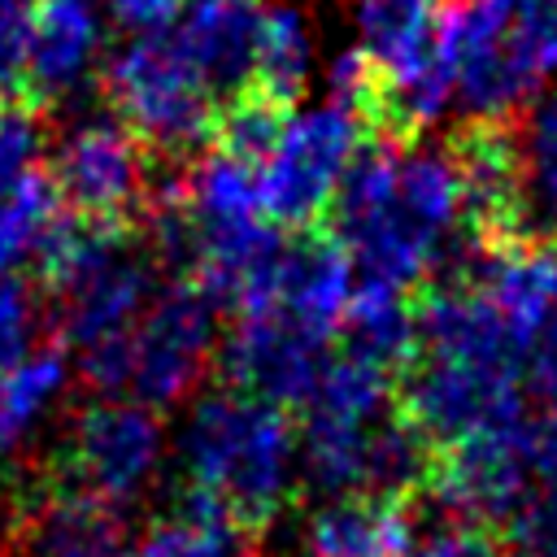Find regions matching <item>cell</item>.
<instances>
[{
    "instance_id": "cell-1",
    "label": "cell",
    "mask_w": 557,
    "mask_h": 557,
    "mask_svg": "<svg viewBox=\"0 0 557 557\" xmlns=\"http://www.w3.org/2000/svg\"><path fill=\"white\" fill-rule=\"evenodd\" d=\"M331 235L348 252L361 287L405 292L461 278L487 248L470 226L466 178L453 148L379 135L352 161Z\"/></svg>"
},
{
    "instance_id": "cell-2",
    "label": "cell",
    "mask_w": 557,
    "mask_h": 557,
    "mask_svg": "<svg viewBox=\"0 0 557 557\" xmlns=\"http://www.w3.org/2000/svg\"><path fill=\"white\" fill-rule=\"evenodd\" d=\"M527 352L500 309L470 278L435 283L418 300V348L400 409L444 453L527 418Z\"/></svg>"
},
{
    "instance_id": "cell-3",
    "label": "cell",
    "mask_w": 557,
    "mask_h": 557,
    "mask_svg": "<svg viewBox=\"0 0 557 557\" xmlns=\"http://www.w3.org/2000/svg\"><path fill=\"white\" fill-rule=\"evenodd\" d=\"M183 492L261 535L300 483V431L265 400L231 387L200 392L174 440Z\"/></svg>"
},
{
    "instance_id": "cell-4",
    "label": "cell",
    "mask_w": 557,
    "mask_h": 557,
    "mask_svg": "<svg viewBox=\"0 0 557 557\" xmlns=\"http://www.w3.org/2000/svg\"><path fill=\"white\" fill-rule=\"evenodd\" d=\"M444 52L457 109L470 122L509 126L557 78V0H453Z\"/></svg>"
},
{
    "instance_id": "cell-5",
    "label": "cell",
    "mask_w": 557,
    "mask_h": 557,
    "mask_svg": "<svg viewBox=\"0 0 557 557\" xmlns=\"http://www.w3.org/2000/svg\"><path fill=\"white\" fill-rule=\"evenodd\" d=\"M39 274L57 300L61 348L74 357L126 339L161 296V261L131 222L70 218Z\"/></svg>"
},
{
    "instance_id": "cell-6",
    "label": "cell",
    "mask_w": 557,
    "mask_h": 557,
    "mask_svg": "<svg viewBox=\"0 0 557 557\" xmlns=\"http://www.w3.org/2000/svg\"><path fill=\"white\" fill-rule=\"evenodd\" d=\"M444 0H357V48L379 78V135L413 139L457 104Z\"/></svg>"
},
{
    "instance_id": "cell-7",
    "label": "cell",
    "mask_w": 557,
    "mask_h": 557,
    "mask_svg": "<svg viewBox=\"0 0 557 557\" xmlns=\"http://www.w3.org/2000/svg\"><path fill=\"white\" fill-rule=\"evenodd\" d=\"M113 117H122L144 148L178 161L213 144L222 100L191 65L174 30L131 35L104 65Z\"/></svg>"
},
{
    "instance_id": "cell-8",
    "label": "cell",
    "mask_w": 557,
    "mask_h": 557,
    "mask_svg": "<svg viewBox=\"0 0 557 557\" xmlns=\"http://www.w3.org/2000/svg\"><path fill=\"white\" fill-rule=\"evenodd\" d=\"M374 122L339 100H322L309 109H292L278 144L261 161V205L274 226L309 231L322 213H331L352 161L370 144Z\"/></svg>"
},
{
    "instance_id": "cell-9",
    "label": "cell",
    "mask_w": 557,
    "mask_h": 557,
    "mask_svg": "<svg viewBox=\"0 0 557 557\" xmlns=\"http://www.w3.org/2000/svg\"><path fill=\"white\" fill-rule=\"evenodd\" d=\"M161 461L165 426L157 409L126 396H100L70 422L61 448V483L52 496H70L117 518V509L135 505L152 487Z\"/></svg>"
},
{
    "instance_id": "cell-10",
    "label": "cell",
    "mask_w": 557,
    "mask_h": 557,
    "mask_svg": "<svg viewBox=\"0 0 557 557\" xmlns=\"http://www.w3.org/2000/svg\"><path fill=\"white\" fill-rule=\"evenodd\" d=\"M218 309L222 305L205 287L187 278L165 283L126 335V400H139L157 413L191 400L222 352Z\"/></svg>"
},
{
    "instance_id": "cell-11",
    "label": "cell",
    "mask_w": 557,
    "mask_h": 557,
    "mask_svg": "<svg viewBox=\"0 0 557 557\" xmlns=\"http://www.w3.org/2000/svg\"><path fill=\"white\" fill-rule=\"evenodd\" d=\"M48 174L65 209L83 222H131L152 205L148 148L122 117H78L52 148Z\"/></svg>"
},
{
    "instance_id": "cell-12",
    "label": "cell",
    "mask_w": 557,
    "mask_h": 557,
    "mask_svg": "<svg viewBox=\"0 0 557 557\" xmlns=\"http://www.w3.org/2000/svg\"><path fill=\"white\" fill-rule=\"evenodd\" d=\"M326 344L331 339L313 335L278 309H252L235 313V326L226 331L218 352V370L231 392H244L274 409H300L331 361Z\"/></svg>"
},
{
    "instance_id": "cell-13",
    "label": "cell",
    "mask_w": 557,
    "mask_h": 557,
    "mask_svg": "<svg viewBox=\"0 0 557 557\" xmlns=\"http://www.w3.org/2000/svg\"><path fill=\"white\" fill-rule=\"evenodd\" d=\"M104 52V4L100 0H30V61L26 91L35 104L78 100Z\"/></svg>"
},
{
    "instance_id": "cell-14",
    "label": "cell",
    "mask_w": 557,
    "mask_h": 557,
    "mask_svg": "<svg viewBox=\"0 0 557 557\" xmlns=\"http://www.w3.org/2000/svg\"><path fill=\"white\" fill-rule=\"evenodd\" d=\"M357 296V270L335 235L300 231L287 239L270 296L261 309H278L322 339H335Z\"/></svg>"
},
{
    "instance_id": "cell-15",
    "label": "cell",
    "mask_w": 557,
    "mask_h": 557,
    "mask_svg": "<svg viewBox=\"0 0 557 557\" xmlns=\"http://www.w3.org/2000/svg\"><path fill=\"white\" fill-rule=\"evenodd\" d=\"M265 9L257 0H187L178 22L170 26L191 65L218 91L222 109L252 91L257 78V39Z\"/></svg>"
},
{
    "instance_id": "cell-16",
    "label": "cell",
    "mask_w": 557,
    "mask_h": 557,
    "mask_svg": "<svg viewBox=\"0 0 557 557\" xmlns=\"http://www.w3.org/2000/svg\"><path fill=\"white\" fill-rule=\"evenodd\" d=\"M300 557H409L413 509L383 496L322 500L300 527Z\"/></svg>"
},
{
    "instance_id": "cell-17",
    "label": "cell",
    "mask_w": 557,
    "mask_h": 557,
    "mask_svg": "<svg viewBox=\"0 0 557 557\" xmlns=\"http://www.w3.org/2000/svg\"><path fill=\"white\" fill-rule=\"evenodd\" d=\"M70 218L74 213L65 209L48 165L4 187L0 191V278H22L26 270H44Z\"/></svg>"
},
{
    "instance_id": "cell-18",
    "label": "cell",
    "mask_w": 557,
    "mask_h": 557,
    "mask_svg": "<svg viewBox=\"0 0 557 557\" xmlns=\"http://www.w3.org/2000/svg\"><path fill=\"white\" fill-rule=\"evenodd\" d=\"M74 379V361L65 357L61 344L35 348L17 366L0 374V457L17 453L65 400Z\"/></svg>"
},
{
    "instance_id": "cell-19",
    "label": "cell",
    "mask_w": 557,
    "mask_h": 557,
    "mask_svg": "<svg viewBox=\"0 0 557 557\" xmlns=\"http://www.w3.org/2000/svg\"><path fill=\"white\" fill-rule=\"evenodd\" d=\"M413 348H418V305H409L405 292L357 283V296L339 326V352L392 374L413 361Z\"/></svg>"
},
{
    "instance_id": "cell-20",
    "label": "cell",
    "mask_w": 557,
    "mask_h": 557,
    "mask_svg": "<svg viewBox=\"0 0 557 557\" xmlns=\"http://www.w3.org/2000/svg\"><path fill=\"white\" fill-rule=\"evenodd\" d=\"M122 557H252V535L222 509L183 492L178 509L152 522Z\"/></svg>"
},
{
    "instance_id": "cell-21",
    "label": "cell",
    "mask_w": 557,
    "mask_h": 557,
    "mask_svg": "<svg viewBox=\"0 0 557 557\" xmlns=\"http://www.w3.org/2000/svg\"><path fill=\"white\" fill-rule=\"evenodd\" d=\"M313 70V26L305 9L296 4H274L261 17V39H257V78L252 91L265 100L292 109L296 96L305 91Z\"/></svg>"
},
{
    "instance_id": "cell-22",
    "label": "cell",
    "mask_w": 557,
    "mask_h": 557,
    "mask_svg": "<svg viewBox=\"0 0 557 557\" xmlns=\"http://www.w3.org/2000/svg\"><path fill=\"white\" fill-rule=\"evenodd\" d=\"M518 152L527 178L531 239L557 244V91L540 96L527 109V122L518 131Z\"/></svg>"
},
{
    "instance_id": "cell-23",
    "label": "cell",
    "mask_w": 557,
    "mask_h": 557,
    "mask_svg": "<svg viewBox=\"0 0 557 557\" xmlns=\"http://www.w3.org/2000/svg\"><path fill=\"white\" fill-rule=\"evenodd\" d=\"M26 557H122L117 518L70 496H52L30 527Z\"/></svg>"
},
{
    "instance_id": "cell-24",
    "label": "cell",
    "mask_w": 557,
    "mask_h": 557,
    "mask_svg": "<svg viewBox=\"0 0 557 557\" xmlns=\"http://www.w3.org/2000/svg\"><path fill=\"white\" fill-rule=\"evenodd\" d=\"M287 113L292 109L265 100L261 91H244V96H235L222 109L218 131H213V148H222V152H231V157H239V161H248V165L261 170V161L278 144V131H283Z\"/></svg>"
},
{
    "instance_id": "cell-25",
    "label": "cell",
    "mask_w": 557,
    "mask_h": 557,
    "mask_svg": "<svg viewBox=\"0 0 557 557\" xmlns=\"http://www.w3.org/2000/svg\"><path fill=\"white\" fill-rule=\"evenodd\" d=\"M44 148H48V135H44L39 104H26V100L0 104V191L44 170Z\"/></svg>"
},
{
    "instance_id": "cell-26",
    "label": "cell",
    "mask_w": 557,
    "mask_h": 557,
    "mask_svg": "<svg viewBox=\"0 0 557 557\" xmlns=\"http://www.w3.org/2000/svg\"><path fill=\"white\" fill-rule=\"evenodd\" d=\"M39 300L26 278H0V374L35 352Z\"/></svg>"
},
{
    "instance_id": "cell-27",
    "label": "cell",
    "mask_w": 557,
    "mask_h": 557,
    "mask_svg": "<svg viewBox=\"0 0 557 557\" xmlns=\"http://www.w3.org/2000/svg\"><path fill=\"white\" fill-rule=\"evenodd\" d=\"M409 557H509V548L487 527L440 513V522H431V527H422V535H413Z\"/></svg>"
},
{
    "instance_id": "cell-28",
    "label": "cell",
    "mask_w": 557,
    "mask_h": 557,
    "mask_svg": "<svg viewBox=\"0 0 557 557\" xmlns=\"http://www.w3.org/2000/svg\"><path fill=\"white\" fill-rule=\"evenodd\" d=\"M26 61H30V0L0 9V104L26 91Z\"/></svg>"
},
{
    "instance_id": "cell-29",
    "label": "cell",
    "mask_w": 557,
    "mask_h": 557,
    "mask_svg": "<svg viewBox=\"0 0 557 557\" xmlns=\"http://www.w3.org/2000/svg\"><path fill=\"white\" fill-rule=\"evenodd\" d=\"M522 444H527V461H531V479L540 492L544 509H557V413H531L522 426Z\"/></svg>"
},
{
    "instance_id": "cell-30",
    "label": "cell",
    "mask_w": 557,
    "mask_h": 557,
    "mask_svg": "<svg viewBox=\"0 0 557 557\" xmlns=\"http://www.w3.org/2000/svg\"><path fill=\"white\" fill-rule=\"evenodd\" d=\"M100 4L131 35H152V30H170L187 0H100Z\"/></svg>"
},
{
    "instance_id": "cell-31",
    "label": "cell",
    "mask_w": 557,
    "mask_h": 557,
    "mask_svg": "<svg viewBox=\"0 0 557 557\" xmlns=\"http://www.w3.org/2000/svg\"><path fill=\"white\" fill-rule=\"evenodd\" d=\"M505 544H509V557H557V513L553 509L531 513L518 531L505 535Z\"/></svg>"
},
{
    "instance_id": "cell-32",
    "label": "cell",
    "mask_w": 557,
    "mask_h": 557,
    "mask_svg": "<svg viewBox=\"0 0 557 557\" xmlns=\"http://www.w3.org/2000/svg\"><path fill=\"white\" fill-rule=\"evenodd\" d=\"M13 4H26V0H0V9H13Z\"/></svg>"
},
{
    "instance_id": "cell-33",
    "label": "cell",
    "mask_w": 557,
    "mask_h": 557,
    "mask_svg": "<svg viewBox=\"0 0 557 557\" xmlns=\"http://www.w3.org/2000/svg\"><path fill=\"white\" fill-rule=\"evenodd\" d=\"M0 557H4V527H0Z\"/></svg>"
}]
</instances>
